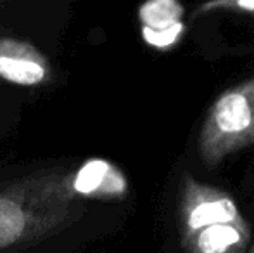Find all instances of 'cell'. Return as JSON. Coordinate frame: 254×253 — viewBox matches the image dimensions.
<instances>
[{
	"label": "cell",
	"instance_id": "cell-1",
	"mask_svg": "<svg viewBox=\"0 0 254 253\" xmlns=\"http://www.w3.org/2000/svg\"><path fill=\"white\" fill-rule=\"evenodd\" d=\"M78 213L71 179L31 177L0 192V250L42 240Z\"/></svg>",
	"mask_w": 254,
	"mask_h": 253
},
{
	"label": "cell",
	"instance_id": "cell-2",
	"mask_svg": "<svg viewBox=\"0 0 254 253\" xmlns=\"http://www.w3.org/2000/svg\"><path fill=\"white\" fill-rule=\"evenodd\" d=\"M180 233L185 253H248L251 227L230 194L185 173L180 187Z\"/></svg>",
	"mask_w": 254,
	"mask_h": 253
},
{
	"label": "cell",
	"instance_id": "cell-3",
	"mask_svg": "<svg viewBox=\"0 0 254 253\" xmlns=\"http://www.w3.org/2000/svg\"><path fill=\"white\" fill-rule=\"evenodd\" d=\"M248 146H254V77L214 99L199 132V156L216 167Z\"/></svg>",
	"mask_w": 254,
	"mask_h": 253
},
{
	"label": "cell",
	"instance_id": "cell-4",
	"mask_svg": "<svg viewBox=\"0 0 254 253\" xmlns=\"http://www.w3.org/2000/svg\"><path fill=\"white\" fill-rule=\"evenodd\" d=\"M49 77V64L33 45L0 40V78L23 87L40 85Z\"/></svg>",
	"mask_w": 254,
	"mask_h": 253
},
{
	"label": "cell",
	"instance_id": "cell-5",
	"mask_svg": "<svg viewBox=\"0 0 254 253\" xmlns=\"http://www.w3.org/2000/svg\"><path fill=\"white\" fill-rule=\"evenodd\" d=\"M142 37L156 49H170L184 33V7L175 0H154L140 7Z\"/></svg>",
	"mask_w": 254,
	"mask_h": 253
},
{
	"label": "cell",
	"instance_id": "cell-6",
	"mask_svg": "<svg viewBox=\"0 0 254 253\" xmlns=\"http://www.w3.org/2000/svg\"><path fill=\"white\" fill-rule=\"evenodd\" d=\"M71 186L74 194L116 198L127 192V179L109 162L90 160L74 173Z\"/></svg>",
	"mask_w": 254,
	"mask_h": 253
},
{
	"label": "cell",
	"instance_id": "cell-7",
	"mask_svg": "<svg viewBox=\"0 0 254 253\" xmlns=\"http://www.w3.org/2000/svg\"><path fill=\"white\" fill-rule=\"evenodd\" d=\"M218 9H228V10H237V12L242 14H249V16H254V0H220V2H209L206 5L199 7L195 10V16L199 14H207L209 10H218Z\"/></svg>",
	"mask_w": 254,
	"mask_h": 253
},
{
	"label": "cell",
	"instance_id": "cell-8",
	"mask_svg": "<svg viewBox=\"0 0 254 253\" xmlns=\"http://www.w3.org/2000/svg\"><path fill=\"white\" fill-rule=\"evenodd\" d=\"M248 253H254V245H253L251 248H249V252H248Z\"/></svg>",
	"mask_w": 254,
	"mask_h": 253
}]
</instances>
